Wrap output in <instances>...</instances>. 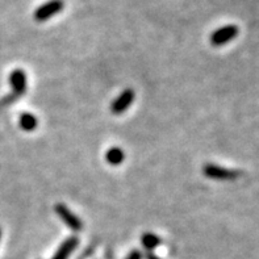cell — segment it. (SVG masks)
I'll return each mask as SVG.
<instances>
[{"mask_svg":"<svg viewBox=\"0 0 259 259\" xmlns=\"http://www.w3.org/2000/svg\"><path fill=\"white\" fill-rule=\"evenodd\" d=\"M204 175L214 181H234L241 177V171L221 167L213 163H207L203 167Z\"/></svg>","mask_w":259,"mask_h":259,"instance_id":"obj_1","label":"cell"},{"mask_svg":"<svg viewBox=\"0 0 259 259\" xmlns=\"http://www.w3.org/2000/svg\"><path fill=\"white\" fill-rule=\"evenodd\" d=\"M238 33H240V29H238V26L233 25V24H229V25L221 26L219 29L214 30L209 37L210 44L216 48L223 45H227L228 42H230L232 39L236 38L238 36Z\"/></svg>","mask_w":259,"mask_h":259,"instance_id":"obj_2","label":"cell"},{"mask_svg":"<svg viewBox=\"0 0 259 259\" xmlns=\"http://www.w3.org/2000/svg\"><path fill=\"white\" fill-rule=\"evenodd\" d=\"M63 7H65L63 0H49L34 11V20L38 23H42V21L52 19L53 16H56L57 13L63 10Z\"/></svg>","mask_w":259,"mask_h":259,"instance_id":"obj_3","label":"cell"},{"mask_svg":"<svg viewBox=\"0 0 259 259\" xmlns=\"http://www.w3.org/2000/svg\"><path fill=\"white\" fill-rule=\"evenodd\" d=\"M54 209H56V213L58 214L59 219H61L72 232H80V230L83 229L82 220H80L75 213H72L71 210L66 207V204L58 203L56 207H54Z\"/></svg>","mask_w":259,"mask_h":259,"instance_id":"obj_4","label":"cell"},{"mask_svg":"<svg viewBox=\"0 0 259 259\" xmlns=\"http://www.w3.org/2000/svg\"><path fill=\"white\" fill-rule=\"evenodd\" d=\"M135 100V91L132 89H126L120 94V96L113 100L111 105V111L113 115H121L129 108Z\"/></svg>","mask_w":259,"mask_h":259,"instance_id":"obj_5","label":"cell"},{"mask_svg":"<svg viewBox=\"0 0 259 259\" xmlns=\"http://www.w3.org/2000/svg\"><path fill=\"white\" fill-rule=\"evenodd\" d=\"M10 84L12 87V94L17 98L24 95L26 91V74L23 70L16 69L10 74Z\"/></svg>","mask_w":259,"mask_h":259,"instance_id":"obj_6","label":"cell"},{"mask_svg":"<svg viewBox=\"0 0 259 259\" xmlns=\"http://www.w3.org/2000/svg\"><path fill=\"white\" fill-rule=\"evenodd\" d=\"M78 237H70V238H67L65 242H62L59 249L57 250L56 255L53 256V259H67L70 254L72 253V250L78 246Z\"/></svg>","mask_w":259,"mask_h":259,"instance_id":"obj_7","label":"cell"},{"mask_svg":"<svg viewBox=\"0 0 259 259\" xmlns=\"http://www.w3.org/2000/svg\"><path fill=\"white\" fill-rule=\"evenodd\" d=\"M105 159H107V162L111 166H120L125 159L124 150L121 148H117V146L111 148L107 151V154H105Z\"/></svg>","mask_w":259,"mask_h":259,"instance_id":"obj_8","label":"cell"},{"mask_svg":"<svg viewBox=\"0 0 259 259\" xmlns=\"http://www.w3.org/2000/svg\"><path fill=\"white\" fill-rule=\"evenodd\" d=\"M19 125H20V128L23 129V131L32 132L37 128V125H38V120H37L36 116L26 112V113L20 115Z\"/></svg>","mask_w":259,"mask_h":259,"instance_id":"obj_9","label":"cell"},{"mask_svg":"<svg viewBox=\"0 0 259 259\" xmlns=\"http://www.w3.org/2000/svg\"><path fill=\"white\" fill-rule=\"evenodd\" d=\"M141 242H142V245H144L145 249L153 250L161 245L162 240L157 236V234H154V233H144L142 234Z\"/></svg>","mask_w":259,"mask_h":259,"instance_id":"obj_10","label":"cell"},{"mask_svg":"<svg viewBox=\"0 0 259 259\" xmlns=\"http://www.w3.org/2000/svg\"><path fill=\"white\" fill-rule=\"evenodd\" d=\"M16 99H17V96L13 95V94H11V95L6 96V98H4L3 100H0V108H2V107H6V105H8V104H11V103L15 102Z\"/></svg>","mask_w":259,"mask_h":259,"instance_id":"obj_11","label":"cell"},{"mask_svg":"<svg viewBox=\"0 0 259 259\" xmlns=\"http://www.w3.org/2000/svg\"><path fill=\"white\" fill-rule=\"evenodd\" d=\"M126 259H142V254L141 251H138V250H135V251H132L131 254L128 255Z\"/></svg>","mask_w":259,"mask_h":259,"instance_id":"obj_12","label":"cell"},{"mask_svg":"<svg viewBox=\"0 0 259 259\" xmlns=\"http://www.w3.org/2000/svg\"><path fill=\"white\" fill-rule=\"evenodd\" d=\"M145 258H146V259H161V258H158L157 255H154V254H153V253H148V254H146V256H145Z\"/></svg>","mask_w":259,"mask_h":259,"instance_id":"obj_13","label":"cell"},{"mask_svg":"<svg viewBox=\"0 0 259 259\" xmlns=\"http://www.w3.org/2000/svg\"><path fill=\"white\" fill-rule=\"evenodd\" d=\"M0 237H2V229H0Z\"/></svg>","mask_w":259,"mask_h":259,"instance_id":"obj_14","label":"cell"}]
</instances>
